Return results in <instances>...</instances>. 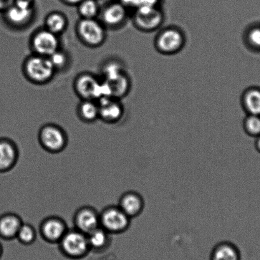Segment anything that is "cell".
<instances>
[{
	"instance_id": "obj_1",
	"label": "cell",
	"mask_w": 260,
	"mask_h": 260,
	"mask_svg": "<svg viewBox=\"0 0 260 260\" xmlns=\"http://www.w3.org/2000/svg\"><path fill=\"white\" fill-rule=\"evenodd\" d=\"M58 244L60 252L71 259L82 258L90 251L87 235L75 228L68 229Z\"/></svg>"
},
{
	"instance_id": "obj_2",
	"label": "cell",
	"mask_w": 260,
	"mask_h": 260,
	"mask_svg": "<svg viewBox=\"0 0 260 260\" xmlns=\"http://www.w3.org/2000/svg\"><path fill=\"white\" fill-rule=\"evenodd\" d=\"M131 218L118 206H109L100 213V226L110 234H122L130 226Z\"/></svg>"
},
{
	"instance_id": "obj_3",
	"label": "cell",
	"mask_w": 260,
	"mask_h": 260,
	"mask_svg": "<svg viewBox=\"0 0 260 260\" xmlns=\"http://www.w3.org/2000/svg\"><path fill=\"white\" fill-rule=\"evenodd\" d=\"M40 145L45 151L57 153L64 150L68 145L67 134L55 125H46L42 127L39 135Z\"/></svg>"
},
{
	"instance_id": "obj_4",
	"label": "cell",
	"mask_w": 260,
	"mask_h": 260,
	"mask_svg": "<svg viewBox=\"0 0 260 260\" xmlns=\"http://www.w3.org/2000/svg\"><path fill=\"white\" fill-rule=\"evenodd\" d=\"M54 69L49 58L40 55L29 58L25 64V72L27 77L37 83L49 80L54 74Z\"/></svg>"
},
{
	"instance_id": "obj_5",
	"label": "cell",
	"mask_w": 260,
	"mask_h": 260,
	"mask_svg": "<svg viewBox=\"0 0 260 260\" xmlns=\"http://www.w3.org/2000/svg\"><path fill=\"white\" fill-rule=\"evenodd\" d=\"M182 32L174 27L167 28L156 37L155 45L159 52L164 54H174L180 52L185 45Z\"/></svg>"
},
{
	"instance_id": "obj_6",
	"label": "cell",
	"mask_w": 260,
	"mask_h": 260,
	"mask_svg": "<svg viewBox=\"0 0 260 260\" xmlns=\"http://www.w3.org/2000/svg\"><path fill=\"white\" fill-rule=\"evenodd\" d=\"M164 21L162 12L156 7L140 6L135 16V22L139 29L152 31L160 27Z\"/></svg>"
},
{
	"instance_id": "obj_7",
	"label": "cell",
	"mask_w": 260,
	"mask_h": 260,
	"mask_svg": "<svg viewBox=\"0 0 260 260\" xmlns=\"http://www.w3.org/2000/svg\"><path fill=\"white\" fill-rule=\"evenodd\" d=\"M67 223L57 216H50L40 224V233L45 241L50 244H58L68 231Z\"/></svg>"
},
{
	"instance_id": "obj_8",
	"label": "cell",
	"mask_w": 260,
	"mask_h": 260,
	"mask_svg": "<svg viewBox=\"0 0 260 260\" xmlns=\"http://www.w3.org/2000/svg\"><path fill=\"white\" fill-rule=\"evenodd\" d=\"M75 228L88 235L100 226V213L90 206L78 209L73 218Z\"/></svg>"
},
{
	"instance_id": "obj_9",
	"label": "cell",
	"mask_w": 260,
	"mask_h": 260,
	"mask_svg": "<svg viewBox=\"0 0 260 260\" xmlns=\"http://www.w3.org/2000/svg\"><path fill=\"white\" fill-rule=\"evenodd\" d=\"M81 39L90 46H98L104 41L105 32L99 22L93 19H83L78 26Z\"/></svg>"
},
{
	"instance_id": "obj_10",
	"label": "cell",
	"mask_w": 260,
	"mask_h": 260,
	"mask_svg": "<svg viewBox=\"0 0 260 260\" xmlns=\"http://www.w3.org/2000/svg\"><path fill=\"white\" fill-rule=\"evenodd\" d=\"M18 147L13 141L0 138V173H7L16 166L19 160Z\"/></svg>"
},
{
	"instance_id": "obj_11",
	"label": "cell",
	"mask_w": 260,
	"mask_h": 260,
	"mask_svg": "<svg viewBox=\"0 0 260 260\" xmlns=\"http://www.w3.org/2000/svg\"><path fill=\"white\" fill-rule=\"evenodd\" d=\"M35 52L42 56H50L58 50L59 41L55 34L49 30L38 32L32 39Z\"/></svg>"
},
{
	"instance_id": "obj_12",
	"label": "cell",
	"mask_w": 260,
	"mask_h": 260,
	"mask_svg": "<svg viewBox=\"0 0 260 260\" xmlns=\"http://www.w3.org/2000/svg\"><path fill=\"white\" fill-rule=\"evenodd\" d=\"M78 94L86 100L96 99L102 97V83L93 76L85 74L80 76L75 82Z\"/></svg>"
},
{
	"instance_id": "obj_13",
	"label": "cell",
	"mask_w": 260,
	"mask_h": 260,
	"mask_svg": "<svg viewBox=\"0 0 260 260\" xmlns=\"http://www.w3.org/2000/svg\"><path fill=\"white\" fill-rule=\"evenodd\" d=\"M118 206L132 219L142 213L145 201L140 193L136 191H127L121 196Z\"/></svg>"
},
{
	"instance_id": "obj_14",
	"label": "cell",
	"mask_w": 260,
	"mask_h": 260,
	"mask_svg": "<svg viewBox=\"0 0 260 260\" xmlns=\"http://www.w3.org/2000/svg\"><path fill=\"white\" fill-rule=\"evenodd\" d=\"M22 222L17 214L8 213L0 216V238L11 241L16 238Z\"/></svg>"
},
{
	"instance_id": "obj_15",
	"label": "cell",
	"mask_w": 260,
	"mask_h": 260,
	"mask_svg": "<svg viewBox=\"0 0 260 260\" xmlns=\"http://www.w3.org/2000/svg\"><path fill=\"white\" fill-rule=\"evenodd\" d=\"M99 115L108 122H115L122 117L123 109L119 103L115 102L112 98H100Z\"/></svg>"
},
{
	"instance_id": "obj_16",
	"label": "cell",
	"mask_w": 260,
	"mask_h": 260,
	"mask_svg": "<svg viewBox=\"0 0 260 260\" xmlns=\"http://www.w3.org/2000/svg\"><path fill=\"white\" fill-rule=\"evenodd\" d=\"M110 234L102 226L87 235L90 251H103L110 244Z\"/></svg>"
},
{
	"instance_id": "obj_17",
	"label": "cell",
	"mask_w": 260,
	"mask_h": 260,
	"mask_svg": "<svg viewBox=\"0 0 260 260\" xmlns=\"http://www.w3.org/2000/svg\"><path fill=\"white\" fill-rule=\"evenodd\" d=\"M211 260H241L238 248L229 242H223L214 247Z\"/></svg>"
},
{
	"instance_id": "obj_18",
	"label": "cell",
	"mask_w": 260,
	"mask_h": 260,
	"mask_svg": "<svg viewBox=\"0 0 260 260\" xmlns=\"http://www.w3.org/2000/svg\"><path fill=\"white\" fill-rule=\"evenodd\" d=\"M127 12L123 4L111 5L103 12V18L106 24L111 26H118L124 21Z\"/></svg>"
},
{
	"instance_id": "obj_19",
	"label": "cell",
	"mask_w": 260,
	"mask_h": 260,
	"mask_svg": "<svg viewBox=\"0 0 260 260\" xmlns=\"http://www.w3.org/2000/svg\"><path fill=\"white\" fill-rule=\"evenodd\" d=\"M32 16V9H22L16 6L10 7L7 13L9 21L16 26H21L27 23Z\"/></svg>"
},
{
	"instance_id": "obj_20",
	"label": "cell",
	"mask_w": 260,
	"mask_h": 260,
	"mask_svg": "<svg viewBox=\"0 0 260 260\" xmlns=\"http://www.w3.org/2000/svg\"><path fill=\"white\" fill-rule=\"evenodd\" d=\"M109 85L112 98H120L127 92L129 82L123 73L115 78L105 81Z\"/></svg>"
},
{
	"instance_id": "obj_21",
	"label": "cell",
	"mask_w": 260,
	"mask_h": 260,
	"mask_svg": "<svg viewBox=\"0 0 260 260\" xmlns=\"http://www.w3.org/2000/svg\"><path fill=\"white\" fill-rule=\"evenodd\" d=\"M244 107L250 115L260 116V91L252 89L245 93L243 98Z\"/></svg>"
},
{
	"instance_id": "obj_22",
	"label": "cell",
	"mask_w": 260,
	"mask_h": 260,
	"mask_svg": "<svg viewBox=\"0 0 260 260\" xmlns=\"http://www.w3.org/2000/svg\"><path fill=\"white\" fill-rule=\"evenodd\" d=\"M16 239L18 240L20 243L26 246L34 244L37 239L36 230L31 224L23 223L19 230Z\"/></svg>"
},
{
	"instance_id": "obj_23",
	"label": "cell",
	"mask_w": 260,
	"mask_h": 260,
	"mask_svg": "<svg viewBox=\"0 0 260 260\" xmlns=\"http://www.w3.org/2000/svg\"><path fill=\"white\" fill-rule=\"evenodd\" d=\"M47 29L55 35L64 31L67 26V20L62 15L59 13H53L47 18Z\"/></svg>"
},
{
	"instance_id": "obj_24",
	"label": "cell",
	"mask_w": 260,
	"mask_h": 260,
	"mask_svg": "<svg viewBox=\"0 0 260 260\" xmlns=\"http://www.w3.org/2000/svg\"><path fill=\"white\" fill-rule=\"evenodd\" d=\"M80 114L83 120L92 122L99 116V108L94 103L86 101L80 106Z\"/></svg>"
},
{
	"instance_id": "obj_25",
	"label": "cell",
	"mask_w": 260,
	"mask_h": 260,
	"mask_svg": "<svg viewBox=\"0 0 260 260\" xmlns=\"http://www.w3.org/2000/svg\"><path fill=\"white\" fill-rule=\"evenodd\" d=\"M244 128L247 135L256 138L260 136V117L258 115H250L246 118Z\"/></svg>"
},
{
	"instance_id": "obj_26",
	"label": "cell",
	"mask_w": 260,
	"mask_h": 260,
	"mask_svg": "<svg viewBox=\"0 0 260 260\" xmlns=\"http://www.w3.org/2000/svg\"><path fill=\"white\" fill-rule=\"evenodd\" d=\"M98 11V5L94 0H83L80 3L79 12L84 19H92Z\"/></svg>"
},
{
	"instance_id": "obj_27",
	"label": "cell",
	"mask_w": 260,
	"mask_h": 260,
	"mask_svg": "<svg viewBox=\"0 0 260 260\" xmlns=\"http://www.w3.org/2000/svg\"><path fill=\"white\" fill-rule=\"evenodd\" d=\"M105 73L107 80L111 79L122 74V68L117 62H111L106 66Z\"/></svg>"
},
{
	"instance_id": "obj_28",
	"label": "cell",
	"mask_w": 260,
	"mask_h": 260,
	"mask_svg": "<svg viewBox=\"0 0 260 260\" xmlns=\"http://www.w3.org/2000/svg\"><path fill=\"white\" fill-rule=\"evenodd\" d=\"M49 59L54 66V68H60L64 67L66 62H67L66 55L63 53L58 51V50L49 56Z\"/></svg>"
},
{
	"instance_id": "obj_29",
	"label": "cell",
	"mask_w": 260,
	"mask_h": 260,
	"mask_svg": "<svg viewBox=\"0 0 260 260\" xmlns=\"http://www.w3.org/2000/svg\"><path fill=\"white\" fill-rule=\"evenodd\" d=\"M247 39L252 46L260 48V28L256 27L249 32Z\"/></svg>"
},
{
	"instance_id": "obj_30",
	"label": "cell",
	"mask_w": 260,
	"mask_h": 260,
	"mask_svg": "<svg viewBox=\"0 0 260 260\" xmlns=\"http://www.w3.org/2000/svg\"><path fill=\"white\" fill-rule=\"evenodd\" d=\"M32 0H16V6L22 9H31Z\"/></svg>"
},
{
	"instance_id": "obj_31",
	"label": "cell",
	"mask_w": 260,
	"mask_h": 260,
	"mask_svg": "<svg viewBox=\"0 0 260 260\" xmlns=\"http://www.w3.org/2000/svg\"><path fill=\"white\" fill-rule=\"evenodd\" d=\"M158 0H140V6L156 7Z\"/></svg>"
},
{
	"instance_id": "obj_32",
	"label": "cell",
	"mask_w": 260,
	"mask_h": 260,
	"mask_svg": "<svg viewBox=\"0 0 260 260\" xmlns=\"http://www.w3.org/2000/svg\"><path fill=\"white\" fill-rule=\"evenodd\" d=\"M14 0H0V10L9 9Z\"/></svg>"
},
{
	"instance_id": "obj_33",
	"label": "cell",
	"mask_w": 260,
	"mask_h": 260,
	"mask_svg": "<svg viewBox=\"0 0 260 260\" xmlns=\"http://www.w3.org/2000/svg\"><path fill=\"white\" fill-rule=\"evenodd\" d=\"M123 6H135L138 7L140 6V0H122Z\"/></svg>"
},
{
	"instance_id": "obj_34",
	"label": "cell",
	"mask_w": 260,
	"mask_h": 260,
	"mask_svg": "<svg viewBox=\"0 0 260 260\" xmlns=\"http://www.w3.org/2000/svg\"><path fill=\"white\" fill-rule=\"evenodd\" d=\"M256 141H255V148L260 153V136H257L256 138Z\"/></svg>"
},
{
	"instance_id": "obj_35",
	"label": "cell",
	"mask_w": 260,
	"mask_h": 260,
	"mask_svg": "<svg viewBox=\"0 0 260 260\" xmlns=\"http://www.w3.org/2000/svg\"><path fill=\"white\" fill-rule=\"evenodd\" d=\"M66 1L70 4H80L83 0H66Z\"/></svg>"
},
{
	"instance_id": "obj_36",
	"label": "cell",
	"mask_w": 260,
	"mask_h": 260,
	"mask_svg": "<svg viewBox=\"0 0 260 260\" xmlns=\"http://www.w3.org/2000/svg\"><path fill=\"white\" fill-rule=\"evenodd\" d=\"M4 253V248L3 246H2V244L1 242H0V259H1L2 256H3Z\"/></svg>"
}]
</instances>
